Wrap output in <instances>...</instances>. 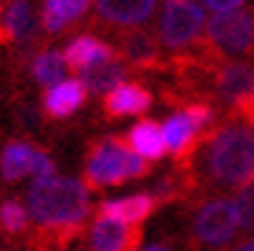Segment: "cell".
<instances>
[{"label": "cell", "instance_id": "cell-1", "mask_svg": "<svg viewBox=\"0 0 254 251\" xmlns=\"http://www.w3.org/2000/svg\"><path fill=\"white\" fill-rule=\"evenodd\" d=\"M28 215L43 229L73 232L91 215V195L88 184L68 175H43L34 178L26 195Z\"/></svg>", "mask_w": 254, "mask_h": 251}, {"label": "cell", "instance_id": "cell-2", "mask_svg": "<svg viewBox=\"0 0 254 251\" xmlns=\"http://www.w3.org/2000/svg\"><path fill=\"white\" fill-rule=\"evenodd\" d=\"M209 178L223 187H246L254 181V127L229 125L212 135L203 155Z\"/></svg>", "mask_w": 254, "mask_h": 251}, {"label": "cell", "instance_id": "cell-3", "mask_svg": "<svg viewBox=\"0 0 254 251\" xmlns=\"http://www.w3.org/2000/svg\"><path fill=\"white\" fill-rule=\"evenodd\" d=\"M147 172V158L119 138H105L91 150L85 164V181L91 187H116L122 181L141 178Z\"/></svg>", "mask_w": 254, "mask_h": 251}, {"label": "cell", "instance_id": "cell-4", "mask_svg": "<svg viewBox=\"0 0 254 251\" xmlns=\"http://www.w3.org/2000/svg\"><path fill=\"white\" fill-rule=\"evenodd\" d=\"M203 28H206V14L198 0H164L158 14V40L164 48L175 51L198 43Z\"/></svg>", "mask_w": 254, "mask_h": 251}, {"label": "cell", "instance_id": "cell-5", "mask_svg": "<svg viewBox=\"0 0 254 251\" xmlns=\"http://www.w3.org/2000/svg\"><path fill=\"white\" fill-rule=\"evenodd\" d=\"M209 45L226 57L249 54L254 48V14L246 9H223L215 11L206 23Z\"/></svg>", "mask_w": 254, "mask_h": 251}, {"label": "cell", "instance_id": "cell-6", "mask_svg": "<svg viewBox=\"0 0 254 251\" xmlns=\"http://www.w3.org/2000/svg\"><path fill=\"white\" fill-rule=\"evenodd\" d=\"M240 232V217H237L235 197H212L195 215V237L203 246H226Z\"/></svg>", "mask_w": 254, "mask_h": 251}, {"label": "cell", "instance_id": "cell-7", "mask_svg": "<svg viewBox=\"0 0 254 251\" xmlns=\"http://www.w3.org/2000/svg\"><path fill=\"white\" fill-rule=\"evenodd\" d=\"M88 243H91L93 251H125V249H136L138 232H136V226L99 212V217L91 226Z\"/></svg>", "mask_w": 254, "mask_h": 251}, {"label": "cell", "instance_id": "cell-8", "mask_svg": "<svg viewBox=\"0 0 254 251\" xmlns=\"http://www.w3.org/2000/svg\"><path fill=\"white\" fill-rule=\"evenodd\" d=\"M93 6L102 20H108L113 26L133 28L153 17L158 0H93Z\"/></svg>", "mask_w": 254, "mask_h": 251}, {"label": "cell", "instance_id": "cell-9", "mask_svg": "<svg viewBox=\"0 0 254 251\" xmlns=\"http://www.w3.org/2000/svg\"><path fill=\"white\" fill-rule=\"evenodd\" d=\"M88 96V88H85V82L82 79H60L54 85H48L46 88V96H43V108L51 119H65L76 113L82 108V102Z\"/></svg>", "mask_w": 254, "mask_h": 251}, {"label": "cell", "instance_id": "cell-10", "mask_svg": "<svg viewBox=\"0 0 254 251\" xmlns=\"http://www.w3.org/2000/svg\"><path fill=\"white\" fill-rule=\"evenodd\" d=\"M218 93L232 105L249 108L254 102V71L243 63H229L218 73Z\"/></svg>", "mask_w": 254, "mask_h": 251}, {"label": "cell", "instance_id": "cell-11", "mask_svg": "<svg viewBox=\"0 0 254 251\" xmlns=\"http://www.w3.org/2000/svg\"><path fill=\"white\" fill-rule=\"evenodd\" d=\"M37 150L34 144L28 141H9L0 153V178L14 184V181H23L26 175H34V164H37Z\"/></svg>", "mask_w": 254, "mask_h": 251}, {"label": "cell", "instance_id": "cell-12", "mask_svg": "<svg viewBox=\"0 0 254 251\" xmlns=\"http://www.w3.org/2000/svg\"><path fill=\"white\" fill-rule=\"evenodd\" d=\"M150 93L136 82H122L105 93V110L110 116H138L150 108Z\"/></svg>", "mask_w": 254, "mask_h": 251}, {"label": "cell", "instance_id": "cell-13", "mask_svg": "<svg viewBox=\"0 0 254 251\" xmlns=\"http://www.w3.org/2000/svg\"><path fill=\"white\" fill-rule=\"evenodd\" d=\"M161 130H164L167 150L173 155H184V153H190V147L195 144V138H198V133L203 127L192 119L190 110H181V113H173V116L167 119L161 125Z\"/></svg>", "mask_w": 254, "mask_h": 251}, {"label": "cell", "instance_id": "cell-14", "mask_svg": "<svg viewBox=\"0 0 254 251\" xmlns=\"http://www.w3.org/2000/svg\"><path fill=\"white\" fill-rule=\"evenodd\" d=\"M110 57H113V48L93 34L73 37L68 43V48H65V60H68V65L73 71H85V68H91L96 63H105Z\"/></svg>", "mask_w": 254, "mask_h": 251}, {"label": "cell", "instance_id": "cell-15", "mask_svg": "<svg viewBox=\"0 0 254 251\" xmlns=\"http://www.w3.org/2000/svg\"><path fill=\"white\" fill-rule=\"evenodd\" d=\"M34 6L28 0H9L3 9H0V31L9 37V40H26L34 34Z\"/></svg>", "mask_w": 254, "mask_h": 251}, {"label": "cell", "instance_id": "cell-16", "mask_svg": "<svg viewBox=\"0 0 254 251\" xmlns=\"http://www.w3.org/2000/svg\"><path fill=\"white\" fill-rule=\"evenodd\" d=\"M93 0H46L43 3V28L51 34H60L65 28L76 23V20L91 9Z\"/></svg>", "mask_w": 254, "mask_h": 251}, {"label": "cell", "instance_id": "cell-17", "mask_svg": "<svg viewBox=\"0 0 254 251\" xmlns=\"http://www.w3.org/2000/svg\"><path fill=\"white\" fill-rule=\"evenodd\" d=\"M155 209V197L153 195H130V197H116V200H105L99 206V212L113 215L119 220H125L130 226L144 223L150 212Z\"/></svg>", "mask_w": 254, "mask_h": 251}, {"label": "cell", "instance_id": "cell-18", "mask_svg": "<svg viewBox=\"0 0 254 251\" xmlns=\"http://www.w3.org/2000/svg\"><path fill=\"white\" fill-rule=\"evenodd\" d=\"M125 76H127V68H125V63H119L116 57H110L105 63H96L91 68L79 71V79L85 82V88L91 90V93H108L116 85H122Z\"/></svg>", "mask_w": 254, "mask_h": 251}, {"label": "cell", "instance_id": "cell-19", "mask_svg": "<svg viewBox=\"0 0 254 251\" xmlns=\"http://www.w3.org/2000/svg\"><path fill=\"white\" fill-rule=\"evenodd\" d=\"M127 141H130V147H133L138 155H144L147 161H158V158L167 153V141H164L161 125H158V122H150V119L133 125Z\"/></svg>", "mask_w": 254, "mask_h": 251}, {"label": "cell", "instance_id": "cell-20", "mask_svg": "<svg viewBox=\"0 0 254 251\" xmlns=\"http://www.w3.org/2000/svg\"><path fill=\"white\" fill-rule=\"evenodd\" d=\"M68 68H71V65L65 60V51L63 54H60V51H43V54H37L34 60H31V76H34L43 88L65 79V76H68Z\"/></svg>", "mask_w": 254, "mask_h": 251}, {"label": "cell", "instance_id": "cell-21", "mask_svg": "<svg viewBox=\"0 0 254 251\" xmlns=\"http://www.w3.org/2000/svg\"><path fill=\"white\" fill-rule=\"evenodd\" d=\"M125 57L136 65H150L155 60V43L144 31H133L125 37Z\"/></svg>", "mask_w": 254, "mask_h": 251}, {"label": "cell", "instance_id": "cell-22", "mask_svg": "<svg viewBox=\"0 0 254 251\" xmlns=\"http://www.w3.org/2000/svg\"><path fill=\"white\" fill-rule=\"evenodd\" d=\"M28 220H31L28 206H23L17 200H3L0 203V229L6 234H23Z\"/></svg>", "mask_w": 254, "mask_h": 251}, {"label": "cell", "instance_id": "cell-23", "mask_svg": "<svg viewBox=\"0 0 254 251\" xmlns=\"http://www.w3.org/2000/svg\"><path fill=\"white\" fill-rule=\"evenodd\" d=\"M235 206H237V217H240V229L252 232L254 229V189L240 187V192L235 195Z\"/></svg>", "mask_w": 254, "mask_h": 251}, {"label": "cell", "instance_id": "cell-24", "mask_svg": "<svg viewBox=\"0 0 254 251\" xmlns=\"http://www.w3.org/2000/svg\"><path fill=\"white\" fill-rule=\"evenodd\" d=\"M200 3L212 11H223V9H237V6H243L246 0H200Z\"/></svg>", "mask_w": 254, "mask_h": 251}, {"label": "cell", "instance_id": "cell-25", "mask_svg": "<svg viewBox=\"0 0 254 251\" xmlns=\"http://www.w3.org/2000/svg\"><path fill=\"white\" fill-rule=\"evenodd\" d=\"M240 251H254V237H249V240H243L240 246H237Z\"/></svg>", "mask_w": 254, "mask_h": 251}, {"label": "cell", "instance_id": "cell-26", "mask_svg": "<svg viewBox=\"0 0 254 251\" xmlns=\"http://www.w3.org/2000/svg\"><path fill=\"white\" fill-rule=\"evenodd\" d=\"M0 9H3V0H0Z\"/></svg>", "mask_w": 254, "mask_h": 251}]
</instances>
